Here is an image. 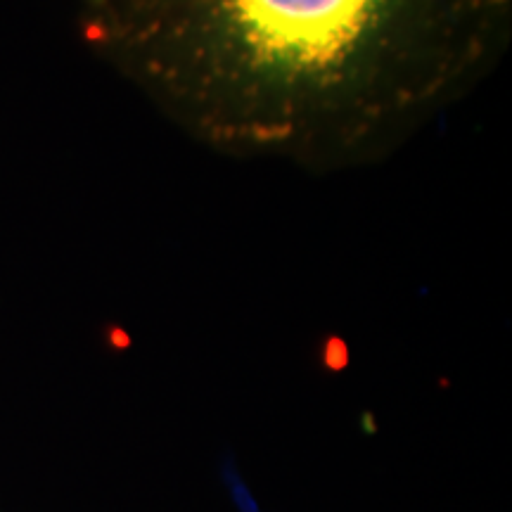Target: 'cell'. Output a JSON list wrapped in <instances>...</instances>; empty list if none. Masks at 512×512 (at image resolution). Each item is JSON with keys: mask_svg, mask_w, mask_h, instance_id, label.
<instances>
[{"mask_svg": "<svg viewBox=\"0 0 512 512\" xmlns=\"http://www.w3.org/2000/svg\"><path fill=\"white\" fill-rule=\"evenodd\" d=\"M512 0H107L88 43L174 124L235 157L387 155L508 46Z\"/></svg>", "mask_w": 512, "mask_h": 512, "instance_id": "6da1fadb", "label": "cell"}, {"mask_svg": "<svg viewBox=\"0 0 512 512\" xmlns=\"http://www.w3.org/2000/svg\"><path fill=\"white\" fill-rule=\"evenodd\" d=\"M83 3H86V12H93V10H100L107 0H83Z\"/></svg>", "mask_w": 512, "mask_h": 512, "instance_id": "7a4b0ae2", "label": "cell"}]
</instances>
